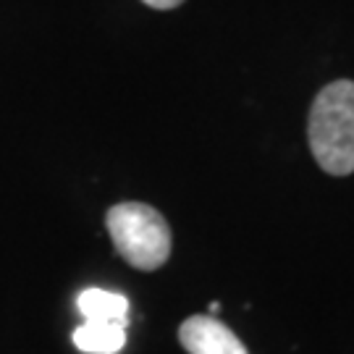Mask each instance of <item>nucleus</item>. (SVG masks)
Here are the masks:
<instances>
[{"label":"nucleus","mask_w":354,"mask_h":354,"mask_svg":"<svg viewBox=\"0 0 354 354\" xmlns=\"http://www.w3.org/2000/svg\"><path fill=\"white\" fill-rule=\"evenodd\" d=\"M79 310L84 320H97V323H121L127 326L129 299L124 294L105 289H87L79 294Z\"/></svg>","instance_id":"nucleus-5"},{"label":"nucleus","mask_w":354,"mask_h":354,"mask_svg":"<svg viewBox=\"0 0 354 354\" xmlns=\"http://www.w3.org/2000/svg\"><path fill=\"white\" fill-rule=\"evenodd\" d=\"M178 342L189 354H250L234 330L213 315H192L178 328Z\"/></svg>","instance_id":"nucleus-3"},{"label":"nucleus","mask_w":354,"mask_h":354,"mask_svg":"<svg viewBox=\"0 0 354 354\" xmlns=\"http://www.w3.org/2000/svg\"><path fill=\"white\" fill-rule=\"evenodd\" d=\"M105 226L115 252L140 270H158L171 254V228L150 205H113L105 215Z\"/></svg>","instance_id":"nucleus-2"},{"label":"nucleus","mask_w":354,"mask_h":354,"mask_svg":"<svg viewBox=\"0 0 354 354\" xmlns=\"http://www.w3.org/2000/svg\"><path fill=\"white\" fill-rule=\"evenodd\" d=\"M74 344L87 354H118L127 344V326L87 320L74 330Z\"/></svg>","instance_id":"nucleus-4"},{"label":"nucleus","mask_w":354,"mask_h":354,"mask_svg":"<svg viewBox=\"0 0 354 354\" xmlns=\"http://www.w3.org/2000/svg\"><path fill=\"white\" fill-rule=\"evenodd\" d=\"M142 3H147L150 8H158V11H171V8L181 6L184 0H142Z\"/></svg>","instance_id":"nucleus-6"},{"label":"nucleus","mask_w":354,"mask_h":354,"mask_svg":"<svg viewBox=\"0 0 354 354\" xmlns=\"http://www.w3.org/2000/svg\"><path fill=\"white\" fill-rule=\"evenodd\" d=\"M307 140L326 174H354V82L339 79L317 92L310 108Z\"/></svg>","instance_id":"nucleus-1"}]
</instances>
